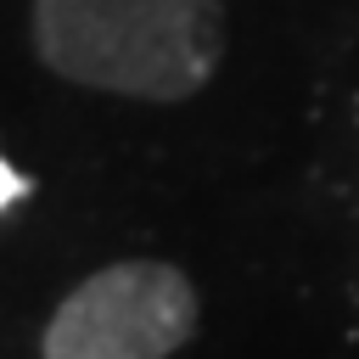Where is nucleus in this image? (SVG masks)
<instances>
[{"mask_svg": "<svg viewBox=\"0 0 359 359\" xmlns=\"http://www.w3.org/2000/svg\"><path fill=\"white\" fill-rule=\"evenodd\" d=\"M39 62L84 90L129 101H185L224 56L219 0H34Z\"/></svg>", "mask_w": 359, "mask_h": 359, "instance_id": "1", "label": "nucleus"}, {"mask_svg": "<svg viewBox=\"0 0 359 359\" xmlns=\"http://www.w3.org/2000/svg\"><path fill=\"white\" fill-rule=\"evenodd\" d=\"M202 297L168 258H118L84 275L45 320V359H168L196 337Z\"/></svg>", "mask_w": 359, "mask_h": 359, "instance_id": "2", "label": "nucleus"}, {"mask_svg": "<svg viewBox=\"0 0 359 359\" xmlns=\"http://www.w3.org/2000/svg\"><path fill=\"white\" fill-rule=\"evenodd\" d=\"M0 174H6V208H11V202H17V191H28V180H17V168H11V163H6Z\"/></svg>", "mask_w": 359, "mask_h": 359, "instance_id": "3", "label": "nucleus"}]
</instances>
